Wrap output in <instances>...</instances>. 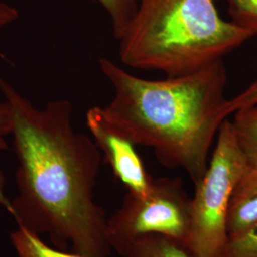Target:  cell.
I'll return each mask as SVG.
<instances>
[{
    "label": "cell",
    "mask_w": 257,
    "mask_h": 257,
    "mask_svg": "<svg viewBox=\"0 0 257 257\" xmlns=\"http://www.w3.org/2000/svg\"><path fill=\"white\" fill-rule=\"evenodd\" d=\"M18 157V194L10 214L18 226L47 234L55 248L84 257H110L106 213L94 200L101 151L75 132L67 99L37 107L0 75Z\"/></svg>",
    "instance_id": "cell-1"
},
{
    "label": "cell",
    "mask_w": 257,
    "mask_h": 257,
    "mask_svg": "<svg viewBox=\"0 0 257 257\" xmlns=\"http://www.w3.org/2000/svg\"><path fill=\"white\" fill-rule=\"evenodd\" d=\"M102 74L113 97L102 108L107 120L136 146L154 150L160 163L182 169L195 185L225 115L227 72L223 59L191 74L147 79L106 57Z\"/></svg>",
    "instance_id": "cell-2"
},
{
    "label": "cell",
    "mask_w": 257,
    "mask_h": 257,
    "mask_svg": "<svg viewBox=\"0 0 257 257\" xmlns=\"http://www.w3.org/2000/svg\"><path fill=\"white\" fill-rule=\"evenodd\" d=\"M252 37L222 19L216 0H139L119 40L120 61L166 76L212 64Z\"/></svg>",
    "instance_id": "cell-3"
},
{
    "label": "cell",
    "mask_w": 257,
    "mask_h": 257,
    "mask_svg": "<svg viewBox=\"0 0 257 257\" xmlns=\"http://www.w3.org/2000/svg\"><path fill=\"white\" fill-rule=\"evenodd\" d=\"M248 166L231 121L226 119L216 137L207 170L194 185L187 246L193 256H219L228 240L227 213L230 196Z\"/></svg>",
    "instance_id": "cell-4"
},
{
    "label": "cell",
    "mask_w": 257,
    "mask_h": 257,
    "mask_svg": "<svg viewBox=\"0 0 257 257\" xmlns=\"http://www.w3.org/2000/svg\"><path fill=\"white\" fill-rule=\"evenodd\" d=\"M192 198L180 178H153L146 195L126 194L119 209L107 222L111 249L120 255L148 234H161L187 249L191 231Z\"/></svg>",
    "instance_id": "cell-5"
},
{
    "label": "cell",
    "mask_w": 257,
    "mask_h": 257,
    "mask_svg": "<svg viewBox=\"0 0 257 257\" xmlns=\"http://www.w3.org/2000/svg\"><path fill=\"white\" fill-rule=\"evenodd\" d=\"M86 124L113 175L127 187L130 193L146 195L150 192L153 177L148 174L136 145L110 124L102 107L88 110Z\"/></svg>",
    "instance_id": "cell-6"
},
{
    "label": "cell",
    "mask_w": 257,
    "mask_h": 257,
    "mask_svg": "<svg viewBox=\"0 0 257 257\" xmlns=\"http://www.w3.org/2000/svg\"><path fill=\"white\" fill-rule=\"evenodd\" d=\"M257 227V169L248 166L230 196L227 213L228 237Z\"/></svg>",
    "instance_id": "cell-7"
},
{
    "label": "cell",
    "mask_w": 257,
    "mask_h": 257,
    "mask_svg": "<svg viewBox=\"0 0 257 257\" xmlns=\"http://www.w3.org/2000/svg\"><path fill=\"white\" fill-rule=\"evenodd\" d=\"M123 257H194L186 248L165 235L148 234L136 240Z\"/></svg>",
    "instance_id": "cell-8"
},
{
    "label": "cell",
    "mask_w": 257,
    "mask_h": 257,
    "mask_svg": "<svg viewBox=\"0 0 257 257\" xmlns=\"http://www.w3.org/2000/svg\"><path fill=\"white\" fill-rule=\"evenodd\" d=\"M231 124L248 166L257 169V105L235 111Z\"/></svg>",
    "instance_id": "cell-9"
},
{
    "label": "cell",
    "mask_w": 257,
    "mask_h": 257,
    "mask_svg": "<svg viewBox=\"0 0 257 257\" xmlns=\"http://www.w3.org/2000/svg\"><path fill=\"white\" fill-rule=\"evenodd\" d=\"M11 241L19 257H84L52 248L39 235L21 227L11 233Z\"/></svg>",
    "instance_id": "cell-10"
},
{
    "label": "cell",
    "mask_w": 257,
    "mask_h": 257,
    "mask_svg": "<svg viewBox=\"0 0 257 257\" xmlns=\"http://www.w3.org/2000/svg\"><path fill=\"white\" fill-rule=\"evenodd\" d=\"M110 18L112 33L119 40L138 9L139 0H95Z\"/></svg>",
    "instance_id": "cell-11"
},
{
    "label": "cell",
    "mask_w": 257,
    "mask_h": 257,
    "mask_svg": "<svg viewBox=\"0 0 257 257\" xmlns=\"http://www.w3.org/2000/svg\"><path fill=\"white\" fill-rule=\"evenodd\" d=\"M228 5L230 21L257 37V0H228Z\"/></svg>",
    "instance_id": "cell-12"
},
{
    "label": "cell",
    "mask_w": 257,
    "mask_h": 257,
    "mask_svg": "<svg viewBox=\"0 0 257 257\" xmlns=\"http://www.w3.org/2000/svg\"><path fill=\"white\" fill-rule=\"evenodd\" d=\"M218 257H257V227L229 236Z\"/></svg>",
    "instance_id": "cell-13"
},
{
    "label": "cell",
    "mask_w": 257,
    "mask_h": 257,
    "mask_svg": "<svg viewBox=\"0 0 257 257\" xmlns=\"http://www.w3.org/2000/svg\"><path fill=\"white\" fill-rule=\"evenodd\" d=\"M13 120L9 105L5 101L0 103V149L5 147V138L12 134ZM0 207L10 211L11 200L4 193V176L0 171Z\"/></svg>",
    "instance_id": "cell-14"
},
{
    "label": "cell",
    "mask_w": 257,
    "mask_h": 257,
    "mask_svg": "<svg viewBox=\"0 0 257 257\" xmlns=\"http://www.w3.org/2000/svg\"><path fill=\"white\" fill-rule=\"evenodd\" d=\"M257 105V77L248 87L232 98H228L224 106V112L228 117L241 109Z\"/></svg>",
    "instance_id": "cell-15"
},
{
    "label": "cell",
    "mask_w": 257,
    "mask_h": 257,
    "mask_svg": "<svg viewBox=\"0 0 257 257\" xmlns=\"http://www.w3.org/2000/svg\"><path fill=\"white\" fill-rule=\"evenodd\" d=\"M19 17V10L8 2L0 0V31L17 21Z\"/></svg>",
    "instance_id": "cell-16"
}]
</instances>
